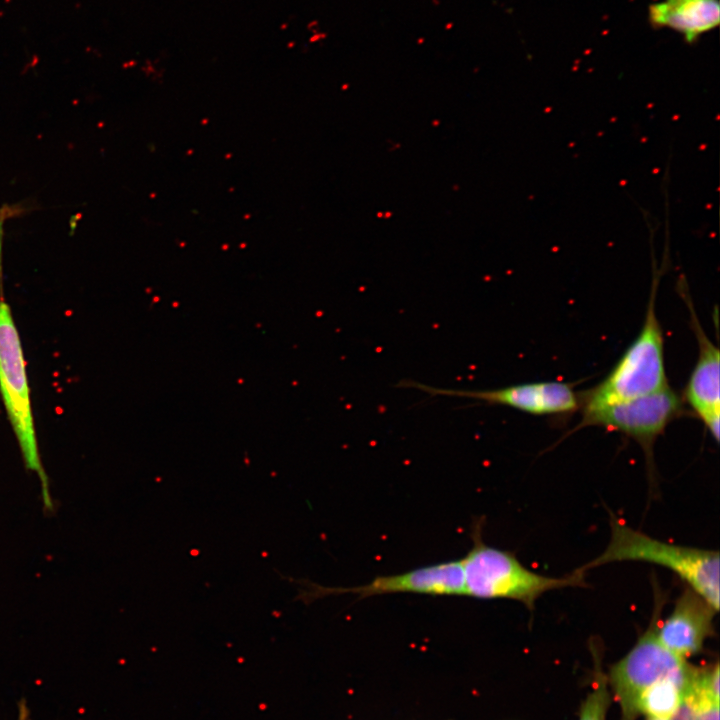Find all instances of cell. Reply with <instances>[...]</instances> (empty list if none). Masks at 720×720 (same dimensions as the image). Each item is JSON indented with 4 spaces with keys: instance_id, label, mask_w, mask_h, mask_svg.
<instances>
[{
    "instance_id": "9c48e42d",
    "label": "cell",
    "mask_w": 720,
    "mask_h": 720,
    "mask_svg": "<svg viewBox=\"0 0 720 720\" xmlns=\"http://www.w3.org/2000/svg\"><path fill=\"white\" fill-rule=\"evenodd\" d=\"M689 306L691 326L698 343V357L683 392V401L703 422L716 442L720 432V351L702 329L692 302L683 293Z\"/></svg>"
},
{
    "instance_id": "6da1fadb",
    "label": "cell",
    "mask_w": 720,
    "mask_h": 720,
    "mask_svg": "<svg viewBox=\"0 0 720 720\" xmlns=\"http://www.w3.org/2000/svg\"><path fill=\"white\" fill-rule=\"evenodd\" d=\"M481 524L474 523L473 545L461 559L465 595L515 600L532 611L536 600L548 591L585 585L583 572L575 570L560 578L541 575L525 567L513 553L487 545Z\"/></svg>"
},
{
    "instance_id": "2e32d148",
    "label": "cell",
    "mask_w": 720,
    "mask_h": 720,
    "mask_svg": "<svg viewBox=\"0 0 720 720\" xmlns=\"http://www.w3.org/2000/svg\"><path fill=\"white\" fill-rule=\"evenodd\" d=\"M28 708L25 703H20L17 720H28Z\"/></svg>"
},
{
    "instance_id": "e0dca14e",
    "label": "cell",
    "mask_w": 720,
    "mask_h": 720,
    "mask_svg": "<svg viewBox=\"0 0 720 720\" xmlns=\"http://www.w3.org/2000/svg\"><path fill=\"white\" fill-rule=\"evenodd\" d=\"M647 720H671V719H662V718H647Z\"/></svg>"
},
{
    "instance_id": "277c9868",
    "label": "cell",
    "mask_w": 720,
    "mask_h": 720,
    "mask_svg": "<svg viewBox=\"0 0 720 720\" xmlns=\"http://www.w3.org/2000/svg\"><path fill=\"white\" fill-rule=\"evenodd\" d=\"M0 394L26 468L37 474L47 509L53 504L39 453L26 365L10 306L0 298Z\"/></svg>"
},
{
    "instance_id": "8fae6325",
    "label": "cell",
    "mask_w": 720,
    "mask_h": 720,
    "mask_svg": "<svg viewBox=\"0 0 720 720\" xmlns=\"http://www.w3.org/2000/svg\"><path fill=\"white\" fill-rule=\"evenodd\" d=\"M648 19L655 27L682 34L690 43L719 25L720 4L718 0H661L649 6Z\"/></svg>"
},
{
    "instance_id": "7a4b0ae2",
    "label": "cell",
    "mask_w": 720,
    "mask_h": 720,
    "mask_svg": "<svg viewBox=\"0 0 720 720\" xmlns=\"http://www.w3.org/2000/svg\"><path fill=\"white\" fill-rule=\"evenodd\" d=\"M611 536L606 549L577 570L585 573L598 566L620 561H641L670 569L688 587L719 610V553L680 546L654 539L634 530L610 513Z\"/></svg>"
},
{
    "instance_id": "5bb4252c",
    "label": "cell",
    "mask_w": 720,
    "mask_h": 720,
    "mask_svg": "<svg viewBox=\"0 0 720 720\" xmlns=\"http://www.w3.org/2000/svg\"><path fill=\"white\" fill-rule=\"evenodd\" d=\"M671 720H719V702L702 692L689 690Z\"/></svg>"
},
{
    "instance_id": "4fadbf2b",
    "label": "cell",
    "mask_w": 720,
    "mask_h": 720,
    "mask_svg": "<svg viewBox=\"0 0 720 720\" xmlns=\"http://www.w3.org/2000/svg\"><path fill=\"white\" fill-rule=\"evenodd\" d=\"M594 681L592 689L585 697L580 711L579 720H606L607 712L610 705V692L607 683V677L602 670L601 659L594 652Z\"/></svg>"
},
{
    "instance_id": "52a82bcc",
    "label": "cell",
    "mask_w": 720,
    "mask_h": 720,
    "mask_svg": "<svg viewBox=\"0 0 720 720\" xmlns=\"http://www.w3.org/2000/svg\"><path fill=\"white\" fill-rule=\"evenodd\" d=\"M431 396L462 397L487 404L503 405L532 415L569 414L581 406L580 395L572 385L559 381L533 382L489 390H460L431 387L415 381H402Z\"/></svg>"
},
{
    "instance_id": "5b68a950",
    "label": "cell",
    "mask_w": 720,
    "mask_h": 720,
    "mask_svg": "<svg viewBox=\"0 0 720 720\" xmlns=\"http://www.w3.org/2000/svg\"><path fill=\"white\" fill-rule=\"evenodd\" d=\"M654 607L647 629L634 646L613 664L607 677L609 690L615 696L621 720H636L637 703L642 692L655 681L684 671L690 665L665 648L656 636V625L666 602L665 594L656 583Z\"/></svg>"
},
{
    "instance_id": "9a60e30c",
    "label": "cell",
    "mask_w": 720,
    "mask_h": 720,
    "mask_svg": "<svg viewBox=\"0 0 720 720\" xmlns=\"http://www.w3.org/2000/svg\"><path fill=\"white\" fill-rule=\"evenodd\" d=\"M26 212V207L20 204H5L0 207V228L6 220L22 215Z\"/></svg>"
},
{
    "instance_id": "7c38bea8",
    "label": "cell",
    "mask_w": 720,
    "mask_h": 720,
    "mask_svg": "<svg viewBox=\"0 0 720 720\" xmlns=\"http://www.w3.org/2000/svg\"><path fill=\"white\" fill-rule=\"evenodd\" d=\"M698 667L689 665L677 674L663 677L647 687L637 703L638 715L671 719L680 708Z\"/></svg>"
},
{
    "instance_id": "ba28073f",
    "label": "cell",
    "mask_w": 720,
    "mask_h": 720,
    "mask_svg": "<svg viewBox=\"0 0 720 720\" xmlns=\"http://www.w3.org/2000/svg\"><path fill=\"white\" fill-rule=\"evenodd\" d=\"M319 590L325 595L351 593L358 595L359 599L395 593L465 595L461 559L420 567L401 574L379 576L361 586Z\"/></svg>"
},
{
    "instance_id": "30bf717a",
    "label": "cell",
    "mask_w": 720,
    "mask_h": 720,
    "mask_svg": "<svg viewBox=\"0 0 720 720\" xmlns=\"http://www.w3.org/2000/svg\"><path fill=\"white\" fill-rule=\"evenodd\" d=\"M717 612L702 596L687 587L668 617L658 620L656 636L665 648L687 660L700 653L706 640L714 635Z\"/></svg>"
},
{
    "instance_id": "3957f363",
    "label": "cell",
    "mask_w": 720,
    "mask_h": 720,
    "mask_svg": "<svg viewBox=\"0 0 720 720\" xmlns=\"http://www.w3.org/2000/svg\"><path fill=\"white\" fill-rule=\"evenodd\" d=\"M659 279H653L642 328L607 377L580 395L582 410L634 399L668 386L664 338L656 314Z\"/></svg>"
},
{
    "instance_id": "8992f818",
    "label": "cell",
    "mask_w": 720,
    "mask_h": 720,
    "mask_svg": "<svg viewBox=\"0 0 720 720\" xmlns=\"http://www.w3.org/2000/svg\"><path fill=\"white\" fill-rule=\"evenodd\" d=\"M684 401L669 385L634 399L582 410L580 427L591 425L620 432L637 441L649 458L668 424L685 412Z\"/></svg>"
}]
</instances>
